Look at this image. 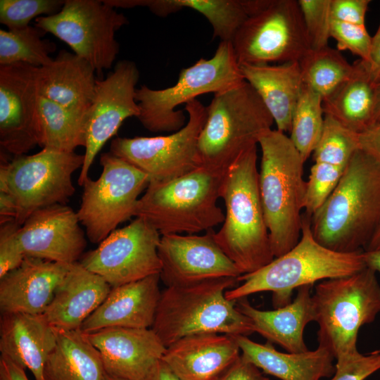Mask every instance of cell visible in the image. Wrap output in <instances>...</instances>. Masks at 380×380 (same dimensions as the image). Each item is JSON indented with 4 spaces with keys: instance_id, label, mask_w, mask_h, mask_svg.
I'll list each match as a JSON object with an SVG mask.
<instances>
[{
    "instance_id": "30bf717a",
    "label": "cell",
    "mask_w": 380,
    "mask_h": 380,
    "mask_svg": "<svg viewBox=\"0 0 380 380\" xmlns=\"http://www.w3.org/2000/svg\"><path fill=\"white\" fill-rule=\"evenodd\" d=\"M84 160V154L47 148L15 156L10 162L1 160L0 189L8 192L15 202V222L21 226L39 209L65 204L75 191L72 175Z\"/></svg>"
},
{
    "instance_id": "d6986e66",
    "label": "cell",
    "mask_w": 380,
    "mask_h": 380,
    "mask_svg": "<svg viewBox=\"0 0 380 380\" xmlns=\"http://www.w3.org/2000/svg\"><path fill=\"white\" fill-rule=\"evenodd\" d=\"M77 212L56 204L32 213L19 227L18 238L25 256L74 264L87 246Z\"/></svg>"
},
{
    "instance_id": "c3c4849f",
    "label": "cell",
    "mask_w": 380,
    "mask_h": 380,
    "mask_svg": "<svg viewBox=\"0 0 380 380\" xmlns=\"http://www.w3.org/2000/svg\"><path fill=\"white\" fill-rule=\"evenodd\" d=\"M366 63L375 83L380 76V23L376 33L372 37L369 61Z\"/></svg>"
},
{
    "instance_id": "83f0119b",
    "label": "cell",
    "mask_w": 380,
    "mask_h": 380,
    "mask_svg": "<svg viewBox=\"0 0 380 380\" xmlns=\"http://www.w3.org/2000/svg\"><path fill=\"white\" fill-rule=\"evenodd\" d=\"M234 337L243 358L263 373L281 380H320L335 373V358L323 348L298 353H281L270 342L260 344L246 336Z\"/></svg>"
},
{
    "instance_id": "f907efd6",
    "label": "cell",
    "mask_w": 380,
    "mask_h": 380,
    "mask_svg": "<svg viewBox=\"0 0 380 380\" xmlns=\"http://www.w3.org/2000/svg\"><path fill=\"white\" fill-rule=\"evenodd\" d=\"M363 255L366 267L380 274V249L364 251Z\"/></svg>"
},
{
    "instance_id": "5bb4252c",
    "label": "cell",
    "mask_w": 380,
    "mask_h": 380,
    "mask_svg": "<svg viewBox=\"0 0 380 380\" xmlns=\"http://www.w3.org/2000/svg\"><path fill=\"white\" fill-rule=\"evenodd\" d=\"M186 125L167 135L117 137L110 152L147 174L150 181H166L199 167L198 141L207 116L206 106L194 99L185 104Z\"/></svg>"
},
{
    "instance_id": "d4e9b609",
    "label": "cell",
    "mask_w": 380,
    "mask_h": 380,
    "mask_svg": "<svg viewBox=\"0 0 380 380\" xmlns=\"http://www.w3.org/2000/svg\"><path fill=\"white\" fill-rule=\"evenodd\" d=\"M111 288L101 277L77 262L71 265L42 315L57 331L80 329Z\"/></svg>"
},
{
    "instance_id": "3957f363",
    "label": "cell",
    "mask_w": 380,
    "mask_h": 380,
    "mask_svg": "<svg viewBox=\"0 0 380 380\" xmlns=\"http://www.w3.org/2000/svg\"><path fill=\"white\" fill-rule=\"evenodd\" d=\"M258 186L271 248L274 258L299 241L303 225L306 181L304 160L289 137L270 129L260 138Z\"/></svg>"
},
{
    "instance_id": "4fadbf2b",
    "label": "cell",
    "mask_w": 380,
    "mask_h": 380,
    "mask_svg": "<svg viewBox=\"0 0 380 380\" xmlns=\"http://www.w3.org/2000/svg\"><path fill=\"white\" fill-rule=\"evenodd\" d=\"M127 18L104 0H65L61 11L35 19V26L66 43L101 74L112 67L120 46L115 32Z\"/></svg>"
},
{
    "instance_id": "f5cc1de1",
    "label": "cell",
    "mask_w": 380,
    "mask_h": 380,
    "mask_svg": "<svg viewBox=\"0 0 380 380\" xmlns=\"http://www.w3.org/2000/svg\"><path fill=\"white\" fill-rule=\"evenodd\" d=\"M379 249H380V227L375 233L364 251H372Z\"/></svg>"
},
{
    "instance_id": "db71d44e",
    "label": "cell",
    "mask_w": 380,
    "mask_h": 380,
    "mask_svg": "<svg viewBox=\"0 0 380 380\" xmlns=\"http://www.w3.org/2000/svg\"><path fill=\"white\" fill-rule=\"evenodd\" d=\"M103 380H127V379L119 378V377H117V376H114L108 374H106L105 372Z\"/></svg>"
},
{
    "instance_id": "ac0fdd59",
    "label": "cell",
    "mask_w": 380,
    "mask_h": 380,
    "mask_svg": "<svg viewBox=\"0 0 380 380\" xmlns=\"http://www.w3.org/2000/svg\"><path fill=\"white\" fill-rule=\"evenodd\" d=\"M210 229L203 235H162L158 246L160 279L167 286H184L241 275Z\"/></svg>"
},
{
    "instance_id": "1f68e13d",
    "label": "cell",
    "mask_w": 380,
    "mask_h": 380,
    "mask_svg": "<svg viewBox=\"0 0 380 380\" xmlns=\"http://www.w3.org/2000/svg\"><path fill=\"white\" fill-rule=\"evenodd\" d=\"M146 7L160 17L193 9L209 21L214 37L229 42L251 13L249 0H149Z\"/></svg>"
},
{
    "instance_id": "5b68a950",
    "label": "cell",
    "mask_w": 380,
    "mask_h": 380,
    "mask_svg": "<svg viewBox=\"0 0 380 380\" xmlns=\"http://www.w3.org/2000/svg\"><path fill=\"white\" fill-rule=\"evenodd\" d=\"M363 252L340 253L323 246L314 238L310 216L304 213L298 243L260 269L239 277L238 281L243 283L227 290L225 296L237 300L251 294L270 291L274 308H281L291 302L296 289L351 275L365 268Z\"/></svg>"
},
{
    "instance_id": "4dcf8cb0",
    "label": "cell",
    "mask_w": 380,
    "mask_h": 380,
    "mask_svg": "<svg viewBox=\"0 0 380 380\" xmlns=\"http://www.w3.org/2000/svg\"><path fill=\"white\" fill-rule=\"evenodd\" d=\"M99 350L80 329L57 331L56 345L43 370V380H103Z\"/></svg>"
},
{
    "instance_id": "f6af8a7d",
    "label": "cell",
    "mask_w": 380,
    "mask_h": 380,
    "mask_svg": "<svg viewBox=\"0 0 380 380\" xmlns=\"http://www.w3.org/2000/svg\"><path fill=\"white\" fill-rule=\"evenodd\" d=\"M215 380H270L241 355Z\"/></svg>"
},
{
    "instance_id": "8992f818",
    "label": "cell",
    "mask_w": 380,
    "mask_h": 380,
    "mask_svg": "<svg viewBox=\"0 0 380 380\" xmlns=\"http://www.w3.org/2000/svg\"><path fill=\"white\" fill-rule=\"evenodd\" d=\"M224 172L199 166L173 179L151 180L134 217L146 220L161 236L213 229L224 220L217 205Z\"/></svg>"
},
{
    "instance_id": "d590c367",
    "label": "cell",
    "mask_w": 380,
    "mask_h": 380,
    "mask_svg": "<svg viewBox=\"0 0 380 380\" xmlns=\"http://www.w3.org/2000/svg\"><path fill=\"white\" fill-rule=\"evenodd\" d=\"M322 97L303 84L291 120L290 139L305 162L312 154L324 122Z\"/></svg>"
},
{
    "instance_id": "7a4b0ae2",
    "label": "cell",
    "mask_w": 380,
    "mask_h": 380,
    "mask_svg": "<svg viewBox=\"0 0 380 380\" xmlns=\"http://www.w3.org/2000/svg\"><path fill=\"white\" fill-rule=\"evenodd\" d=\"M257 160L255 146L224 171L220 188L225 213L215 239L241 275L274 258L260 196Z\"/></svg>"
},
{
    "instance_id": "ab89813d",
    "label": "cell",
    "mask_w": 380,
    "mask_h": 380,
    "mask_svg": "<svg viewBox=\"0 0 380 380\" xmlns=\"http://www.w3.org/2000/svg\"><path fill=\"white\" fill-rule=\"evenodd\" d=\"M331 0H298L310 49L328 46L331 37Z\"/></svg>"
},
{
    "instance_id": "e0dca14e",
    "label": "cell",
    "mask_w": 380,
    "mask_h": 380,
    "mask_svg": "<svg viewBox=\"0 0 380 380\" xmlns=\"http://www.w3.org/2000/svg\"><path fill=\"white\" fill-rule=\"evenodd\" d=\"M39 68L0 65V144L14 156L38 145Z\"/></svg>"
},
{
    "instance_id": "e575fe53",
    "label": "cell",
    "mask_w": 380,
    "mask_h": 380,
    "mask_svg": "<svg viewBox=\"0 0 380 380\" xmlns=\"http://www.w3.org/2000/svg\"><path fill=\"white\" fill-rule=\"evenodd\" d=\"M46 34L41 29L29 25L17 30H0V65L23 63L41 68L50 63V54L56 46L42 39Z\"/></svg>"
},
{
    "instance_id": "cb8c5ba5",
    "label": "cell",
    "mask_w": 380,
    "mask_h": 380,
    "mask_svg": "<svg viewBox=\"0 0 380 380\" xmlns=\"http://www.w3.org/2000/svg\"><path fill=\"white\" fill-rule=\"evenodd\" d=\"M56 339L57 330L42 314L1 313V355L29 369L35 380H43L44 367Z\"/></svg>"
},
{
    "instance_id": "60d3db41",
    "label": "cell",
    "mask_w": 380,
    "mask_h": 380,
    "mask_svg": "<svg viewBox=\"0 0 380 380\" xmlns=\"http://www.w3.org/2000/svg\"><path fill=\"white\" fill-rule=\"evenodd\" d=\"M330 36L336 40L338 51H349L360 60L369 62L372 37L365 25L331 20Z\"/></svg>"
},
{
    "instance_id": "f1b7e54d",
    "label": "cell",
    "mask_w": 380,
    "mask_h": 380,
    "mask_svg": "<svg viewBox=\"0 0 380 380\" xmlns=\"http://www.w3.org/2000/svg\"><path fill=\"white\" fill-rule=\"evenodd\" d=\"M239 66L244 80L255 89L271 114L277 129L290 133L293 111L303 85L299 63Z\"/></svg>"
},
{
    "instance_id": "9a60e30c",
    "label": "cell",
    "mask_w": 380,
    "mask_h": 380,
    "mask_svg": "<svg viewBox=\"0 0 380 380\" xmlns=\"http://www.w3.org/2000/svg\"><path fill=\"white\" fill-rule=\"evenodd\" d=\"M161 235L146 220L135 217L115 229L79 262L111 287L160 274L158 246Z\"/></svg>"
},
{
    "instance_id": "681fc988",
    "label": "cell",
    "mask_w": 380,
    "mask_h": 380,
    "mask_svg": "<svg viewBox=\"0 0 380 380\" xmlns=\"http://www.w3.org/2000/svg\"><path fill=\"white\" fill-rule=\"evenodd\" d=\"M144 380H182L161 360L158 361L148 372Z\"/></svg>"
},
{
    "instance_id": "836d02e7",
    "label": "cell",
    "mask_w": 380,
    "mask_h": 380,
    "mask_svg": "<svg viewBox=\"0 0 380 380\" xmlns=\"http://www.w3.org/2000/svg\"><path fill=\"white\" fill-rule=\"evenodd\" d=\"M303 84L325 99L351 75L353 65L329 46L310 49L298 62Z\"/></svg>"
},
{
    "instance_id": "ffe728a7",
    "label": "cell",
    "mask_w": 380,
    "mask_h": 380,
    "mask_svg": "<svg viewBox=\"0 0 380 380\" xmlns=\"http://www.w3.org/2000/svg\"><path fill=\"white\" fill-rule=\"evenodd\" d=\"M85 334L100 353L105 372L127 380H144L166 349L151 328L109 327Z\"/></svg>"
},
{
    "instance_id": "d6a6232c",
    "label": "cell",
    "mask_w": 380,
    "mask_h": 380,
    "mask_svg": "<svg viewBox=\"0 0 380 380\" xmlns=\"http://www.w3.org/2000/svg\"><path fill=\"white\" fill-rule=\"evenodd\" d=\"M87 115L42 96L38 102V145L60 151L73 152L86 145Z\"/></svg>"
},
{
    "instance_id": "2e32d148",
    "label": "cell",
    "mask_w": 380,
    "mask_h": 380,
    "mask_svg": "<svg viewBox=\"0 0 380 380\" xmlns=\"http://www.w3.org/2000/svg\"><path fill=\"white\" fill-rule=\"evenodd\" d=\"M139 79L135 63L122 60L106 77L96 81L94 97L87 115L84 160L77 181L80 186L89 177L99 152L117 134L122 122L139 115L135 99Z\"/></svg>"
},
{
    "instance_id": "74e56055",
    "label": "cell",
    "mask_w": 380,
    "mask_h": 380,
    "mask_svg": "<svg viewBox=\"0 0 380 380\" xmlns=\"http://www.w3.org/2000/svg\"><path fill=\"white\" fill-rule=\"evenodd\" d=\"M64 4L61 0H1L0 23L8 30L24 28L34 18L58 13Z\"/></svg>"
},
{
    "instance_id": "bcb514c9",
    "label": "cell",
    "mask_w": 380,
    "mask_h": 380,
    "mask_svg": "<svg viewBox=\"0 0 380 380\" xmlns=\"http://www.w3.org/2000/svg\"><path fill=\"white\" fill-rule=\"evenodd\" d=\"M360 148L380 163V119L359 133Z\"/></svg>"
},
{
    "instance_id": "f546056e",
    "label": "cell",
    "mask_w": 380,
    "mask_h": 380,
    "mask_svg": "<svg viewBox=\"0 0 380 380\" xmlns=\"http://www.w3.org/2000/svg\"><path fill=\"white\" fill-rule=\"evenodd\" d=\"M350 77L323 99L324 115L360 133L374 123L375 88L365 61L353 64Z\"/></svg>"
},
{
    "instance_id": "8d00e7d4",
    "label": "cell",
    "mask_w": 380,
    "mask_h": 380,
    "mask_svg": "<svg viewBox=\"0 0 380 380\" xmlns=\"http://www.w3.org/2000/svg\"><path fill=\"white\" fill-rule=\"evenodd\" d=\"M358 134L331 116L324 115L323 130L312 153L314 161L345 167L360 149Z\"/></svg>"
},
{
    "instance_id": "7dc6e473",
    "label": "cell",
    "mask_w": 380,
    "mask_h": 380,
    "mask_svg": "<svg viewBox=\"0 0 380 380\" xmlns=\"http://www.w3.org/2000/svg\"><path fill=\"white\" fill-rule=\"evenodd\" d=\"M0 380H29L25 369L8 357L1 355Z\"/></svg>"
},
{
    "instance_id": "8fae6325",
    "label": "cell",
    "mask_w": 380,
    "mask_h": 380,
    "mask_svg": "<svg viewBox=\"0 0 380 380\" xmlns=\"http://www.w3.org/2000/svg\"><path fill=\"white\" fill-rule=\"evenodd\" d=\"M231 43L239 65L299 62L310 49L296 0H265Z\"/></svg>"
},
{
    "instance_id": "6da1fadb",
    "label": "cell",
    "mask_w": 380,
    "mask_h": 380,
    "mask_svg": "<svg viewBox=\"0 0 380 380\" xmlns=\"http://www.w3.org/2000/svg\"><path fill=\"white\" fill-rule=\"evenodd\" d=\"M310 220L312 235L323 246L340 253L364 251L380 227V163L357 150Z\"/></svg>"
},
{
    "instance_id": "7bdbcfd3",
    "label": "cell",
    "mask_w": 380,
    "mask_h": 380,
    "mask_svg": "<svg viewBox=\"0 0 380 380\" xmlns=\"http://www.w3.org/2000/svg\"><path fill=\"white\" fill-rule=\"evenodd\" d=\"M20 227L15 221L1 224L0 278L19 267L25 257L18 238Z\"/></svg>"
},
{
    "instance_id": "b9f144b4",
    "label": "cell",
    "mask_w": 380,
    "mask_h": 380,
    "mask_svg": "<svg viewBox=\"0 0 380 380\" xmlns=\"http://www.w3.org/2000/svg\"><path fill=\"white\" fill-rule=\"evenodd\" d=\"M330 380H365L380 369V351L363 355L359 351L336 361Z\"/></svg>"
},
{
    "instance_id": "9c48e42d",
    "label": "cell",
    "mask_w": 380,
    "mask_h": 380,
    "mask_svg": "<svg viewBox=\"0 0 380 380\" xmlns=\"http://www.w3.org/2000/svg\"><path fill=\"white\" fill-rule=\"evenodd\" d=\"M244 81L232 43L220 42L213 57L198 60L182 69L172 87L153 89L146 85L137 89L135 99L139 114L137 119L152 132H175L186 125L181 104L198 96L219 93Z\"/></svg>"
},
{
    "instance_id": "484cf974",
    "label": "cell",
    "mask_w": 380,
    "mask_h": 380,
    "mask_svg": "<svg viewBox=\"0 0 380 380\" xmlns=\"http://www.w3.org/2000/svg\"><path fill=\"white\" fill-rule=\"evenodd\" d=\"M311 287H299L292 302L272 310L257 309L245 298L237 300L236 306L251 319L254 332L267 342L281 346L288 353L305 352L308 349L303 338L304 330L315 319Z\"/></svg>"
},
{
    "instance_id": "7402d4cb",
    "label": "cell",
    "mask_w": 380,
    "mask_h": 380,
    "mask_svg": "<svg viewBox=\"0 0 380 380\" xmlns=\"http://www.w3.org/2000/svg\"><path fill=\"white\" fill-rule=\"evenodd\" d=\"M160 274L112 287L80 330L91 333L109 327L151 328L160 293Z\"/></svg>"
},
{
    "instance_id": "816d5d0a",
    "label": "cell",
    "mask_w": 380,
    "mask_h": 380,
    "mask_svg": "<svg viewBox=\"0 0 380 380\" xmlns=\"http://www.w3.org/2000/svg\"><path fill=\"white\" fill-rule=\"evenodd\" d=\"M375 106L374 113V122L380 119V76L375 82Z\"/></svg>"
},
{
    "instance_id": "603a6c76",
    "label": "cell",
    "mask_w": 380,
    "mask_h": 380,
    "mask_svg": "<svg viewBox=\"0 0 380 380\" xmlns=\"http://www.w3.org/2000/svg\"><path fill=\"white\" fill-rule=\"evenodd\" d=\"M240 355L234 336L201 334L167 347L162 360L182 380H215Z\"/></svg>"
},
{
    "instance_id": "ee69618b",
    "label": "cell",
    "mask_w": 380,
    "mask_h": 380,
    "mask_svg": "<svg viewBox=\"0 0 380 380\" xmlns=\"http://www.w3.org/2000/svg\"><path fill=\"white\" fill-rule=\"evenodd\" d=\"M369 0H331V20L365 25Z\"/></svg>"
},
{
    "instance_id": "7c38bea8",
    "label": "cell",
    "mask_w": 380,
    "mask_h": 380,
    "mask_svg": "<svg viewBox=\"0 0 380 380\" xmlns=\"http://www.w3.org/2000/svg\"><path fill=\"white\" fill-rule=\"evenodd\" d=\"M100 164L99 177H89L82 185L77 212L93 243H100L120 223L134 217L139 196L150 182L147 174L110 152L101 154Z\"/></svg>"
},
{
    "instance_id": "ba28073f",
    "label": "cell",
    "mask_w": 380,
    "mask_h": 380,
    "mask_svg": "<svg viewBox=\"0 0 380 380\" xmlns=\"http://www.w3.org/2000/svg\"><path fill=\"white\" fill-rule=\"evenodd\" d=\"M376 272L365 267L351 275L325 279L312 294L318 324V346L336 361L358 352L357 334L380 312V284Z\"/></svg>"
},
{
    "instance_id": "f35d334b",
    "label": "cell",
    "mask_w": 380,
    "mask_h": 380,
    "mask_svg": "<svg viewBox=\"0 0 380 380\" xmlns=\"http://www.w3.org/2000/svg\"><path fill=\"white\" fill-rule=\"evenodd\" d=\"M345 167L315 162L306 181L305 213L312 216L326 202L338 185Z\"/></svg>"
},
{
    "instance_id": "52a82bcc",
    "label": "cell",
    "mask_w": 380,
    "mask_h": 380,
    "mask_svg": "<svg viewBox=\"0 0 380 380\" xmlns=\"http://www.w3.org/2000/svg\"><path fill=\"white\" fill-rule=\"evenodd\" d=\"M206 109L198 141V164L222 172L257 146L274 123L257 91L245 80L215 94Z\"/></svg>"
},
{
    "instance_id": "4316f807",
    "label": "cell",
    "mask_w": 380,
    "mask_h": 380,
    "mask_svg": "<svg viewBox=\"0 0 380 380\" xmlns=\"http://www.w3.org/2000/svg\"><path fill=\"white\" fill-rule=\"evenodd\" d=\"M96 70L75 53L61 50L38 72L39 96L87 115L93 101Z\"/></svg>"
},
{
    "instance_id": "44dd1931",
    "label": "cell",
    "mask_w": 380,
    "mask_h": 380,
    "mask_svg": "<svg viewBox=\"0 0 380 380\" xmlns=\"http://www.w3.org/2000/svg\"><path fill=\"white\" fill-rule=\"evenodd\" d=\"M71 265L25 256L0 278L1 312L43 314Z\"/></svg>"
},
{
    "instance_id": "277c9868",
    "label": "cell",
    "mask_w": 380,
    "mask_h": 380,
    "mask_svg": "<svg viewBox=\"0 0 380 380\" xmlns=\"http://www.w3.org/2000/svg\"><path fill=\"white\" fill-rule=\"evenodd\" d=\"M238 282L226 277L167 286L160 293L151 329L166 348L195 334L251 335V319L239 310L236 300L225 296Z\"/></svg>"
}]
</instances>
